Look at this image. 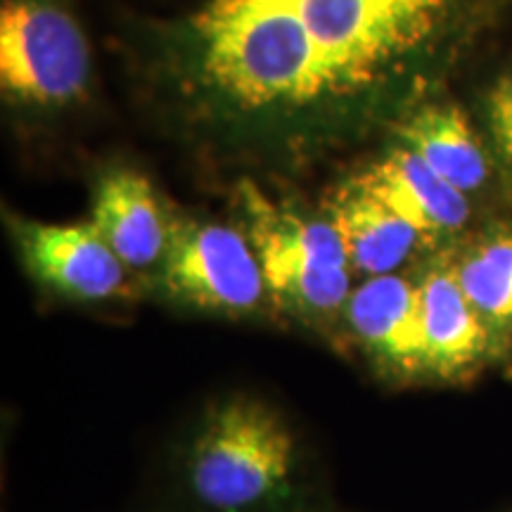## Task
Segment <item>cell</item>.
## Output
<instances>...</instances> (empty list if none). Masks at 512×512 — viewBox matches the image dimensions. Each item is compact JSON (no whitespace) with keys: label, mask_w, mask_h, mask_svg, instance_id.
<instances>
[{"label":"cell","mask_w":512,"mask_h":512,"mask_svg":"<svg viewBox=\"0 0 512 512\" xmlns=\"http://www.w3.org/2000/svg\"><path fill=\"white\" fill-rule=\"evenodd\" d=\"M91 76L86 36L72 15L43 0H8L0 10V81L36 105L79 98Z\"/></svg>","instance_id":"5b68a950"},{"label":"cell","mask_w":512,"mask_h":512,"mask_svg":"<svg viewBox=\"0 0 512 512\" xmlns=\"http://www.w3.org/2000/svg\"><path fill=\"white\" fill-rule=\"evenodd\" d=\"M441 3H451V0H441Z\"/></svg>","instance_id":"2e32d148"},{"label":"cell","mask_w":512,"mask_h":512,"mask_svg":"<svg viewBox=\"0 0 512 512\" xmlns=\"http://www.w3.org/2000/svg\"><path fill=\"white\" fill-rule=\"evenodd\" d=\"M351 330L384 363L401 373L425 370L420 287L403 275L368 278L347 299Z\"/></svg>","instance_id":"9c48e42d"},{"label":"cell","mask_w":512,"mask_h":512,"mask_svg":"<svg viewBox=\"0 0 512 512\" xmlns=\"http://www.w3.org/2000/svg\"><path fill=\"white\" fill-rule=\"evenodd\" d=\"M294 460L297 441L283 415L254 396H233L192 441L188 482L204 508L249 512L290 484Z\"/></svg>","instance_id":"7a4b0ae2"},{"label":"cell","mask_w":512,"mask_h":512,"mask_svg":"<svg viewBox=\"0 0 512 512\" xmlns=\"http://www.w3.org/2000/svg\"><path fill=\"white\" fill-rule=\"evenodd\" d=\"M302 17L337 86H354L432 34L441 0H287Z\"/></svg>","instance_id":"277c9868"},{"label":"cell","mask_w":512,"mask_h":512,"mask_svg":"<svg viewBox=\"0 0 512 512\" xmlns=\"http://www.w3.org/2000/svg\"><path fill=\"white\" fill-rule=\"evenodd\" d=\"M17 245L29 271L53 290L86 302L126 292V264L91 223H15Z\"/></svg>","instance_id":"52a82bcc"},{"label":"cell","mask_w":512,"mask_h":512,"mask_svg":"<svg viewBox=\"0 0 512 512\" xmlns=\"http://www.w3.org/2000/svg\"><path fill=\"white\" fill-rule=\"evenodd\" d=\"M401 138L408 150L465 195L482 188L489 176L482 145L458 107H422L401 126Z\"/></svg>","instance_id":"4fadbf2b"},{"label":"cell","mask_w":512,"mask_h":512,"mask_svg":"<svg viewBox=\"0 0 512 512\" xmlns=\"http://www.w3.org/2000/svg\"><path fill=\"white\" fill-rule=\"evenodd\" d=\"M453 271L484 320L512 323V233L477 242Z\"/></svg>","instance_id":"5bb4252c"},{"label":"cell","mask_w":512,"mask_h":512,"mask_svg":"<svg viewBox=\"0 0 512 512\" xmlns=\"http://www.w3.org/2000/svg\"><path fill=\"white\" fill-rule=\"evenodd\" d=\"M91 226L131 268L155 264L166 254L171 238L155 190L136 171H114L102 178L95 190Z\"/></svg>","instance_id":"8fae6325"},{"label":"cell","mask_w":512,"mask_h":512,"mask_svg":"<svg viewBox=\"0 0 512 512\" xmlns=\"http://www.w3.org/2000/svg\"><path fill=\"white\" fill-rule=\"evenodd\" d=\"M164 280L178 299L209 311H252L266 292L256 249L221 223H185L171 230Z\"/></svg>","instance_id":"8992f818"},{"label":"cell","mask_w":512,"mask_h":512,"mask_svg":"<svg viewBox=\"0 0 512 512\" xmlns=\"http://www.w3.org/2000/svg\"><path fill=\"white\" fill-rule=\"evenodd\" d=\"M356 181L411 223L422 242L456 233L470 219L465 192L444 181L408 147L394 150Z\"/></svg>","instance_id":"30bf717a"},{"label":"cell","mask_w":512,"mask_h":512,"mask_svg":"<svg viewBox=\"0 0 512 512\" xmlns=\"http://www.w3.org/2000/svg\"><path fill=\"white\" fill-rule=\"evenodd\" d=\"M418 287L425 370L444 380L472 373L489 347V330L460 287L453 266L434 268Z\"/></svg>","instance_id":"ba28073f"},{"label":"cell","mask_w":512,"mask_h":512,"mask_svg":"<svg viewBox=\"0 0 512 512\" xmlns=\"http://www.w3.org/2000/svg\"><path fill=\"white\" fill-rule=\"evenodd\" d=\"M266 290L280 302L330 313L349 299V259L335 226L275 207L254 185L242 188Z\"/></svg>","instance_id":"3957f363"},{"label":"cell","mask_w":512,"mask_h":512,"mask_svg":"<svg viewBox=\"0 0 512 512\" xmlns=\"http://www.w3.org/2000/svg\"><path fill=\"white\" fill-rule=\"evenodd\" d=\"M489 121L498 157L512 176V74L498 81L489 98Z\"/></svg>","instance_id":"9a60e30c"},{"label":"cell","mask_w":512,"mask_h":512,"mask_svg":"<svg viewBox=\"0 0 512 512\" xmlns=\"http://www.w3.org/2000/svg\"><path fill=\"white\" fill-rule=\"evenodd\" d=\"M330 223L342 240L349 266L370 278L394 273L422 242L411 223L358 181L335 197Z\"/></svg>","instance_id":"7c38bea8"},{"label":"cell","mask_w":512,"mask_h":512,"mask_svg":"<svg viewBox=\"0 0 512 512\" xmlns=\"http://www.w3.org/2000/svg\"><path fill=\"white\" fill-rule=\"evenodd\" d=\"M197 38L209 79L240 105H302L337 88L287 0H209Z\"/></svg>","instance_id":"6da1fadb"}]
</instances>
